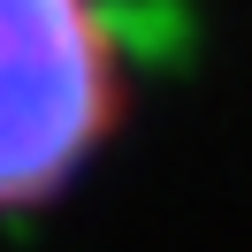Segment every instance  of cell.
<instances>
[{
	"label": "cell",
	"instance_id": "1",
	"mask_svg": "<svg viewBox=\"0 0 252 252\" xmlns=\"http://www.w3.org/2000/svg\"><path fill=\"white\" fill-rule=\"evenodd\" d=\"M123 123L130 46L115 0H0V221L77 191Z\"/></svg>",
	"mask_w": 252,
	"mask_h": 252
}]
</instances>
